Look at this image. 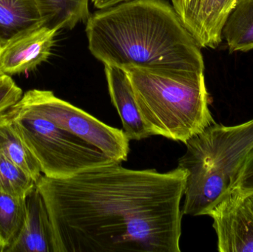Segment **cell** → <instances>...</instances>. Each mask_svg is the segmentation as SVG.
I'll return each instance as SVG.
<instances>
[{"mask_svg": "<svg viewBox=\"0 0 253 252\" xmlns=\"http://www.w3.org/2000/svg\"><path fill=\"white\" fill-rule=\"evenodd\" d=\"M178 167L187 172L183 216H208L234 189L253 153V119L239 125L215 124L189 139Z\"/></svg>", "mask_w": 253, "mask_h": 252, "instance_id": "3", "label": "cell"}, {"mask_svg": "<svg viewBox=\"0 0 253 252\" xmlns=\"http://www.w3.org/2000/svg\"><path fill=\"white\" fill-rule=\"evenodd\" d=\"M105 72L111 102L120 115L128 140L141 141L151 136L140 113L126 71L105 65Z\"/></svg>", "mask_w": 253, "mask_h": 252, "instance_id": "11", "label": "cell"}, {"mask_svg": "<svg viewBox=\"0 0 253 252\" xmlns=\"http://www.w3.org/2000/svg\"><path fill=\"white\" fill-rule=\"evenodd\" d=\"M241 195L245 196L253 192V153L244 165L234 189Z\"/></svg>", "mask_w": 253, "mask_h": 252, "instance_id": "19", "label": "cell"}, {"mask_svg": "<svg viewBox=\"0 0 253 252\" xmlns=\"http://www.w3.org/2000/svg\"><path fill=\"white\" fill-rule=\"evenodd\" d=\"M245 200L246 202L247 205L249 207L250 210L253 213V193L248 194V195H245Z\"/></svg>", "mask_w": 253, "mask_h": 252, "instance_id": "22", "label": "cell"}, {"mask_svg": "<svg viewBox=\"0 0 253 252\" xmlns=\"http://www.w3.org/2000/svg\"><path fill=\"white\" fill-rule=\"evenodd\" d=\"M43 25L37 0H0V45Z\"/></svg>", "mask_w": 253, "mask_h": 252, "instance_id": "12", "label": "cell"}, {"mask_svg": "<svg viewBox=\"0 0 253 252\" xmlns=\"http://www.w3.org/2000/svg\"><path fill=\"white\" fill-rule=\"evenodd\" d=\"M36 186L31 176L0 153V192L26 198Z\"/></svg>", "mask_w": 253, "mask_h": 252, "instance_id": "17", "label": "cell"}, {"mask_svg": "<svg viewBox=\"0 0 253 252\" xmlns=\"http://www.w3.org/2000/svg\"><path fill=\"white\" fill-rule=\"evenodd\" d=\"M91 54L105 65L204 72L191 34L166 0H133L101 9L86 22Z\"/></svg>", "mask_w": 253, "mask_h": 252, "instance_id": "2", "label": "cell"}, {"mask_svg": "<svg viewBox=\"0 0 253 252\" xmlns=\"http://www.w3.org/2000/svg\"><path fill=\"white\" fill-rule=\"evenodd\" d=\"M58 31L41 25L0 45V74L11 75L35 69L51 53Z\"/></svg>", "mask_w": 253, "mask_h": 252, "instance_id": "8", "label": "cell"}, {"mask_svg": "<svg viewBox=\"0 0 253 252\" xmlns=\"http://www.w3.org/2000/svg\"><path fill=\"white\" fill-rule=\"evenodd\" d=\"M208 216L213 219L220 252H253V213L233 189Z\"/></svg>", "mask_w": 253, "mask_h": 252, "instance_id": "7", "label": "cell"}, {"mask_svg": "<svg viewBox=\"0 0 253 252\" xmlns=\"http://www.w3.org/2000/svg\"><path fill=\"white\" fill-rule=\"evenodd\" d=\"M221 36L230 52L253 49V0H239L224 22Z\"/></svg>", "mask_w": 253, "mask_h": 252, "instance_id": "13", "label": "cell"}, {"mask_svg": "<svg viewBox=\"0 0 253 252\" xmlns=\"http://www.w3.org/2000/svg\"><path fill=\"white\" fill-rule=\"evenodd\" d=\"M43 25L59 31L71 30L90 17V0H37Z\"/></svg>", "mask_w": 253, "mask_h": 252, "instance_id": "14", "label": "cell"}, {"mask_svg": "<svg viewBox=\"0 0 253 252\" xmlns=\"http://www.w3.org/2000/svg\"><path fill=\"white\" fill-rule=\"evenodd\" d=\"M188 1L189 0H171L172 6L177 14L179 15L181 13Z\"/></svg>", "mask_w": 253, "mask_h": 252, "instance_id": "21", "label": "cell"}, {"mask_svg": "<svg viewBox=\"0 0 253 252\" xmlns=\"http://www.w3.org/2000/svg\"><path fill=\"white\" fill-rule=\"evenodd\" d=\"M151 136L185 144L212 124L204 72L126 70Z\"/></svg>", "mask_w": 253, "mask_h": 252, "instance_id": "4", "label": "cell"}, {"mask_svg": "<svg viewBox=\"0 0 253 252\" xmlns=\"http://www.w3.org/2000/svg\"><path fill=\"white\" fill-rule=\"evenodd\" d=\"M18 104L66 129L116 162L122 164L127 160L129 141L124 130L107 125L83 109L56 97L53 92L37 89L28 90Z\"/></svg>", "mask_w": 253, "mask_h": 252, "instance_id": "6", "label": "cell"}, {"mask_svg": "<svg viewBox=\"0 0 253 252\" xmlns=\"http://www.w3.org/2000/svg\"><path fill=\"white\" fill-rule=\"evenodd\" d=\"M0 153L20 167L38 181L42 171L38 161L28 149L14 124L4 115H0Z\"/></svg>", "mask_w": 253, "mask_h": 252, "instance_id": "15", "label": "cell"}, {"mask_svg": "<svg viewBox=\"0 0 253 252\" xmlns=\"http://www.w3.org/2000/svg\"><path fill=\"white\" fill-rule=\"evenodd\" d=\"M26 217V198L0 192V252H8L13 245Z\"/></svg>", "mask_w": 253, "mask_h": 252, "instance_id": "16", "label": "cell"}, {"mask_svg": "<svg viewBox=\"0 0 253 252\" xmlns=\"http://www.w3.org/2000/svg\"><path fill=\"white\" fill-rule=\"evenodd\" d=\"M23 94L11 76L0 74V115L16 105Z\"/></svg>", "mask_w": 253, "mask_h": 252, "instance_id": "18", "label": "cell"}, {"mask_svg": "<svg viewBox=\"0 0 253 252\" xmlns=\"http://www.w3.org/2000/svg\"><path fill=\"white\" fill-rule=\"evenodd\" d=\"M239 0H189L178 16L200 47L215 49L222 41L224 22Z\"/></svg>", "mask_w": 253, "mask_h": 252, "instance_id": "9", "label": "cell"}, {"mask_svg": "<svg viewBox=\"0 0 253 252\" xmlns=\"http://www.w3.org/2000/svg\"><path fill=\"white\" fill-rule=\"evenodd\" d=\"M2 115L14 124L46 177L68 179L117 163L66 129L18 102Z\"/></svg>", "mask_w": 253, "mask_h": 252, "instance_id": "5", "label": "cell"}, {"mask_svg": "<svg viewBox=\"0 0 253 252\" xmlns=\"http://www.w3.org/2000/svg\"><path fill=\"white\" fill-rule=\"evenodd\" d=\"M187 172L130 170L114 163L37 182L55 252H180Z\"/></svg>", "mask_w": 253, "mask_h": 252, "instance_id": "1", "label": "cell"}, {"mask_svg": "<svg viewBox=\"0 0 253 252\" xmlns=\"http://www.w3.org/2000/svg\"><path fill=\"white\" fill-rule=\"evenodd\" d=\"M23 228L7 252H55L54 238L44 198L36 186L26 197Z\"/></svg>", "mask_w": 253, "mask_h": 252, "instance_id": "10", "label": "cell"}, {"mask_svg": "<svg viewBox=\"0 0 253 252\" xmlns=\"http://www.w3.org/2000/svg\"><path fill=\"white\" fill-rule=\"evenodd\" d=\"M91 1L96 8L101 10V9L113 7V6L117 5V4L125 2V1H133V0H91Z\"/></svg>", "mask_w": 253, "mask_h": 252, "instance_id": "20", "label": "cell"}]
</instances>
